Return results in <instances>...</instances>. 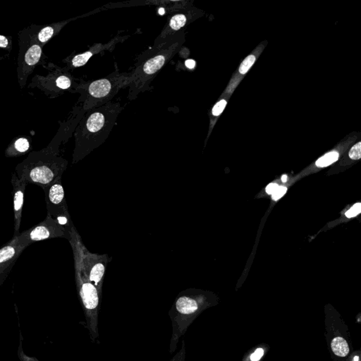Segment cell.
Returning <instances> with one entry per match:
<instances>
[{"instance_id":"83f0119b","label":"cell","mask_w":361,"mask_h":361,"mask_svg":"<svg viewBox=\"0 0 361 361\" xmlns=\"http://www.w3.org/2000/svg\"><path fill=\"white\" fill-rule=\"evenodd\" d=\"M185 64H186V66H187L188 69H194L196 66V61L192 60H186Z\"/></svg>"},{"instance_id":"5bb4252c","label":"cell","mask_w":361,"mask_h":361,"mask_svg":"<svg viewBox=\"0 0 361 361\" xmlns=\"http://www.w3.org/2000/svg\"><path fill=\"white\" fill-rule=\"evenodd\" d=\"M32 149L29 138L20 136L10 142L5 150V156L8 158H18L27 154Z\"/></svg>"},{"instance_id":"30bf717a","label":"cell","mask_w":361,"mask_h":361,"mask_svg":"<svg viewBox=\"0 0 361 361\" xmlns=\"http://www.w3.org/2000/svg\"><path fill=\"white\" fill-rule=\"evenodd\" d=\"M126 39V37H117L116 39L112 40L108 43L96 44L90 47V50H87L83 53L68 57L67 58L63 60V61L66 64V66L65 67L69 71L83 66L95 55H97L99 52L104 51V50H110L111 48H113L117 43L121 42L123 39Z\"/></svg>"},{"instance_id":"7c38bea8","label":"cell","mask_w":361,"mask_h":361,"mask_svg":"<svg viewBox=\"0 0 361 361\" xmlns=\"http://www.w3.org/2000/svg\"><path fill=\"white\" fill-rule=\"evenodd\" d=\"M189 20V13L186 11V7L180 8L178 12L174 13L164 26L160 35L158 36L155 42V45H158L165 42L177 33L180 32L181 29L187 24Z\"/></svg>"},{"instance_id":"d4e9b609","label":"cell","mask_w":361,"mask_h":361,"mask_svg":"<svg viewBox=\"0 0 361 361\" xmlns=\"http://www.w3.org/2000/svg\"><path fill=\"white\" fill-rule=\"evenodd\" d=\"M287 188L284 187V186H279L277 188L276 191L272 194V199L274 201H278L279 199H281L284 195L286 194Z\"/></svg>"},{"instance_id":"4316f807","label":"cell","mask_w":361,"mask_h":361,"mask_svg":"<svg viewBox=\"0 0 361 361\" xmlns=\"http://www.w3.org/2000/svg\"><path fill=\"white\" fill-rule=\"evenodd\" d=\"M279 187V186L277 183H270L268 186L266 188V192L268 194L272 195L276 191L277 188Z\"/></svg>"},{"instance_id":"2e32d148","label":"cell","mask_w":361,"mask_h":361,"mask_svg":"<svg viewBox=\"0 0 361 361\" xmlns=\"http://www.w3.org/2000/svg\"><path fill=\"white\" fill-rule=\"evenodd\" d=\"M89 265L86 267V270L88 271V278L90 281L94 282L96 286H98L102 278H103L104 272H105V264L101 261H96L95 263L88 261Z\"/></svg>"},{"instance_id":"8fae6325","label":"cell","mask_w":361,"mask_h":361,"mask_svg":"<svg viewBox=\"0 0 361 361\" xmlns=\"http://www.w3.org/2000/svg\"><path fill=\"white\" fill-rule=\"evenodd\" d=\"M11 183L12 185V195H13V210L14 220V236L20 234V226L23 213L24 194L27 184L20 181L15 172L12 175Z\"/></svg>"},{"instance_id":"d6986e66","label":"cell","mask_w":361,"mask_h":361,"mask_svg":"<svg viewBox=\"0 0 361 361\" xmlns=\"http://www.w3.org/2000/svg\"><path fill=\"white\" fill-rule=\"evenodd\" d=\"M339 156L340 155L337 152H331V153H327L316 161V166L318 167H327L337 161Z\"/></svg>"},{"instance_id":"6da1fadb","label":"cell","mask_w":361,"mask_h":361,"mask_svg":"<svg viewBox=\"0 0 361 361\" xmlns=\"http://www.w3.org/2000/svg\"><path fill=\"white\" fill-rule=\"evenodd\" d=\"M81 106L74 107L69 120L60 124L56 135L45 148L33 151L17 164L15 173L20 181L37 185L43 189L61 177L68 161L60 155V147L72 135L85 115Z\"/></svg>"},{"instance_id":"9a60e30c","label":"cell","mask_w":361,"mask_h":361,"mask_svg":"<svg viewBox=\"0 0 361 361\" xmlns=\"http://www.w3.org/2000/svg\"><path fill=\"white\" fill-rule=\"evenodd\" d=\"M80 297L87 310L96 309L99 303L97 287L90 281H85L80 286Z\"/></svg>"},{"instance_id":"7402d4cb","label":"cell","mask_w":361,"mask_h":361,"mask_svg":"<svg viewBox=\"0 0 361 361\" xmlns=\"http://www.w3.org/2000/svg\"><path fill=\"white\" fill-rule=\"evenodd\" d=\"M349 157L354 160H357L361 158V142H358L354 145L349 152Z\"/></svg>"},{"instance_id":"4fadbf2b","label":"cell","mask_w":361,"mask_h":361,"mask_svg":"<svg viewBox=\"0 0 361 361\" xmlns=\"http://www.w3.org/2000/svg\"><path fill=\"white\" fill-rule=\"evenodd\" d=\"M77 19L78 17L58 22V23L45 25V26H37V25L33 24L28 28L36 42L41 47H43L50 40L53 39L55 36H58L66 24H68L71 20H77Z\"/></svg>"},{"instance_id":"44dd1931","label":"cell","mask_w":361,"mask_h":361,"mask_svg":"<svg viewBox=\"0 0 361 361\" xmlns=\"http://www.w3.org/2000/svg\"><path fill=\"white\" fill-rule=\"evenodd\" d=\"M0 48L7 50L8 52L12 51V38L0 35Z\"/></svg>"},{"instance_id":"3957f363","label":"cell","mask_w":361,"mask_h":361,"mask_svg":"<svg viewBox=\"0 0 361 361\" xmlns=\"http://www.w3.org/2000/svg\"><path fill=\"white\" fill-rule=\"evenodd\" d=\"M184 42V32L181 31L165 42L155 45L153 50L140 58L135 69L129 73L128 98L130 100L136 99L140 93L150 89V83L157 74L180 51Z\"/></svg>"},{"instance_id":"52a82bcc","label":"cell","mask_w":361,"mask_h":361,"mask_svg":"<svg viewBox=\"0 0 361 361\" xmlns=\"http://www.w3.org/2000/svg\"><path fill=\"white\" fill-rule=\"evenodd\" d=\"M71 227L61 225L58 220L47 215L45 219L18 234L19 241L21 244L28 247L36 242L55 238L70 239Z\"/></svg>"},{"instance_id":"ffe728a7","label":"cell","mask_w":361,"mask_h":361,"mask_svg":"<svg viewBox=\"0 0 361 361\" xmlns=\"http://www.w3.org/2000/svg\"><path fill=\"white\" fill-rule=\"evenodd\" d=\"M255 61H256V57L254 55H250L248 58H245L239 67V72L241 74H245L254 64Z\"/></svg>"},{"instance_id":"f546056e","label":"cell","mask_w":361,"mask_h":361,"mask_svg":"<svg viewBox=\"0 0 361 361\" xmlns=\"http://www.w3.org/2000/svg\"><path fill=\"white\" fill-rule=\"evenodd\" d=\"M4 58V56H0V61H1V60H2Z\"/></svg>"},{"instance_id":"ac0fdd59","label":"cell","mask_w":361,"mask_h":361,"mask_svg":"<svg viewBox=\"0 0 361 361\" xmlns=\"http://www.w3.org/2000/svg\"><path fill=\"white\" fill-rule=\"evenodd\" d=\"M332 349L336 356L345 357L349 353L347 342L341 337H336L332 341Z\"/></svg>"},{"instance_id":"f1b7e54d","label":"cell","mask_w":361,"mask_h":361,"mask_svg":"<svg viewBox=\"0 0 361 361\" xmlns=\"http://www.w3.org/2000/svg\"><path fill=\"white\" fill-rule=\"evenodd\" d=\"M287 176L286 175H283L282 177H281V180H282L283 182H286V180H287Z\"/></svg>"},{"instance_id":"7a4b0ae2","label":"cell","mask_w":361,"mask_h":361,"mask_svg":"<svg viewBox=\"0 0 361 361\" xmlns=\"http://www.w3.org/2000/svg\"><path fill=\"white\" fill-rule=\"evenodd\" d=\"M122 110L120 102H110L85 112L74 131L73 164L83 159L105 141Z\"/></svg>"},{"instance_id":"8992f818","label":"cell","mask_w":361,"mask_h":361,"mask_svg":"<svg viewBox=\"0 0 361 361\" xmlns=\"http://www.w3.org/2000/svg\"><path fill=\"white\" fill-rule=\"evenodd\" d=\"M43 67L48 71L47 75H35L28 88H38L50 98H58L66 91L74 90L77 80L66 67H60L53 63L46 64Z\"/></svg>"},{"instance_id":"603a6c76","label":"cell","mask_w":361,"mask_h":361,"mask_svg":"<svg viewBox=\"0 0 361 361\" xmlns=\"http://www.w3.org/2000/svg\"><path fill=\"white\" fill-rule=\"evenodd\" d=\"M226 105V101L224 100L220 101L218 103L214 106L213 109V115L214 116H219L221 115V112L224 110Z\"/></svg>"},{"instance_id":"9c48e42d","label":"cell","mask_w":361,"mask_h":361,"mask_svg":"<svg viewBox=\"0 0 361 361\" xmlns=\"http://www.w3.org/2000/svg\"><path fill=\"white\" fill-rule=\"evenodd\" d=\"M27 248L19 241L18 235L13 236L8 243L0 248V284L4 281L21 253Z\"/></svg>"},{"instance_id":"cb8c5ba5","label":"cell","mask_w":361,"mask_h":361,"mask_svg":"<svg viewBox=\"0 0 361 361\" xmlns=\"http://www.w3.org/2000/svg\"><path fill=\"white\" fill-rule=\"evenodd\" d=\"M361 212V204L356 203L355 204L354 206L351 207L350 210H348L346 213V218H354L355 216H357L359 214H360Z\"/></svg>"},{"instance_id":"484cf974","label":"cell","mask_w":361,"mask_h":361,"mask_svg":"<svg viewBox=\"0 0 361 361\" xmlns=\"http://www.w3.org/2000/svg\"><path fill=\"white\" fill-rule=\"evenodd\" d=\"M263 350H262V348H258V349L256 350V352H255L254 354H252V356H251V361H259L260 359L262 358V356H263Z\"/></svg>"},{"instance_id":"e0dca14e","label":"cell","mask_w":361,"mask_h":361,"mask_svg":"<svg viewBox=\"0 0 361 361\" xmlns=\"http://www.w3.org/2000/svg\"><path fill=\"white\" fill-rule=\"evenodd\" d=\"M177 311L182 315H190L195 313L199 308L197 302L191 298L182 297L176 303Z\"/></svg>"},{"instance_id":"277c9868","label":"cell","mask_w":361,"mask_h":361,"mask_svg":"<svg viewBox=\"0 0 361 361\" xmlns=\"http://www.w3.org/2000/svg\"><path fill=\"white\" fill-rule=\"evenodd\" d=\"M129 79V73L115 71L108 77L93 81L80 80L72 93H80L79 101L82 100V107L86 112L111 102L119 90L128 86Z\"/></svg>"},{"instance_id":"ba28073f","label":"cell","mask_w":361,"mask_h":361,"mask_svg":"<svg viewBox=\"0 0 361 361\" xmlns=\"http://www.w3.org/2000/svg\"><path fill=\"white\" fill-rule=\"evenodd\" d=\"M43 191L45 193L47 215H50L56 220L61 218H69L61 177H59L51 184L44 188Z\"/></svg>"},{"instance_id":"5b68a950","label":"cell","mask_w":361,"mask_h":361,"mask_svg":"<svg viewBox=\"0 0 361 361\" xmlns=\"http://www.w3.org/2000/svg\"><path fill=\"white\" fill-rule=\"evenodd\" d=\"M19 51L17 59V79L20 88L26 86L28 77L38 66L46 64V56L42 48L33 37L29 28H26L18 33Z\"/></svg>"}]
</instances>
